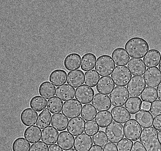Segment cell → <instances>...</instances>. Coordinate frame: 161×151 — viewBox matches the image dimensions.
I'll list each match as a JSON object with an SVG mask.
<instances>
[{"mask_svg":"<svg viewBox=\"0 0 161 151\" xmlns=\"http://www.w3.org/2000/svg\"><path fill=\"white\" fill-rule=\"evenodd\" d=\"M127 66L132 74L134 76L143 75L146 69L145 64L140 59H131Z\"/></svg>","mask_w":161,"mask_h":151,"instance_id":"18","label":"cell"},{"mask_svg":"<svg viewBox=\"0 0 161 151\" xmlns=\"http://www.w3.org/2000/svg\"><path fill=\"white\" fill-rule=\"evenodd\" d=\"M115 64L111 57L104 54L97 59L95 69L101 76L110 75L114 68Z\"/></svg>","mask_w":161,"mask_h":151,"instance_id":"3","label":"cell"},{"mask_svg":"<svg viewBox=\"0 0 161 151\" xmlns=\"http://www.w3.org/2000/svg\"><path fill=\"white\" fill-rule=\"evenodd\" d=\"M75 91L74 88L67 84H65L56 88L55 95L64 101L73 98Z\"/></svg>","mask_w":161,"mask_h":151,"instance_id":"20","label":"cell"},{"mask_svg":"<svg viewBox=\"0 0 161 151\" xmlns=\"http://www.w3.org/2000/svg\"><path fill=\"white\" fill-rule=\"evenodd\" d=\"M48 151H63V150L58 145L55 144L49 147Z\"/></svg>","mask_w":161,"mask_h":151,"instance_id":"49","label":"cell"},{"mask_svg":"<svg viewBox=\"0 0 161 151\" xmlns=\"http://www.w3.org/2000/svg\"><path fill=\"white\" fill-rule=\"evenodd\" d=\"M25 138L30 143H34L40 140L41 130L36 125L27 128L24 132Z\"/></svg>","mask_w":161,"mask_h":151,"instance_id":"28","label":"cell"},{"mask_svg":"<svg viewBox=\"0 0 161 151\" xmlns=\"http://www.w3.org/2000/svg\"><path fill=\"white\" fill-rule=\"evenodd\" d=\"M146 85L144 78L141 76L133 77L127 85V88L130 96L139 97Z\"/></svg>","mask_w":161,"mask_h":151,"instance_id":"9","label":"cell"},{"mask_svg":"<svg viewBox=\"0 0 161 151\" xmlns=\"http://www.w3.org/2000/svg\"><path fill=\"white\" fill-rule=\"evenodd\" d=\"M142 102L139 97H130L127 100L125 107L129 113L134 114L140 109Z\"/></svg>","mask_w":161,"mask_h":151,"instance_id":"33","label":"cell"},{"mask_svg":"<svg viewBox=\"0 0 161 151\" xmlns=\"http://www.w3.org/2000/svg\"><path fill=\"white\" fill-rule=\"evenodd\" d=\"M100 78L98 74L94 69L86 72L84 74V83L87 85L93 87H95Z\"/></svg>","mask_w":161,"mask_h":151,"instance_id":"38","label":"cell"},{"mask_svg":"<svg viewBox=\"0 0 161 151\" xmlns=\"http://www.w3.org/2000/svg\"><path fill=\"white\" fill-rule=\"evenodd\" d=\"M89 151H103L102 147L95 145H93Z\"/></svg>","mask_w":161,"mask_h":151,"instance_id":"50","label":"cell"},{"mask_svg":"<svg viewBox=\"0 0 161 151\" xmlns=\"http://www.w3.org/2000/svg\"><path fill=\"white\" fill-rule=\"evenodd\" d=\"M124 127L126 138L134 141L139 139L142 128L135 120L132 119L129 120L124 124Z\"/></svg>","mask_w":161,"mask_h":151,"instance_id":"7","label":"cell"},{"mask_svg":"<svg viewBox=\"0 0 161 151\" xmlns=\"http://www.w3.org/2000/svg\"><path fill=\"white\" fill-rule=\"evenodd\" d=\"M140 140L146 151H161V145L158 139V132L153 127L143 129Z\"/></svg>","mask_w":161,"mask_h":151,"instance_id":"2","label":"cell"},{"mask_svg":"<svg viewBox=\"0 0 161 151\" xmlns=\"http://www.w3.org/2000/svg\"><path fill=\"white\" fill-rule=\"evenodd\" d=\"M111 76L116 85L125 86L130 81L132 75L126 66H117L114 68Z\"/></svg>","mask_w":161,"mask_h":151,"instance_id":"4","label":"cell"},{"mask_svg":"<svg viewBox=\"0 0 161 151\" xmlns=\"http://www.w3.org/2000/svg\"><path fill=\"white\" fill-rule=\"evenodd\" d=\"M82 108V104L73 99L64 103L62 112L67 117L70 119L79 116Z\"/></svg>","mask_w":161,"mask_h":151,"instance_id":"8","label":"cell"},{"mask_svg":"<svg viewBox=\"0 0 161 151\" xmlns=\"http://www.w3.org/2000/svg\"><path fill=\"white\" fill-rule=\"evenodd\" d=\"M158 137L159 142L161 144V130L158 132Z\"/></svg>","mask_w":161,"mask_h":151,"instance_id":"53","label":"cell"},{"mask_svg":"<svg viewBox=\"0 0 161 151\" xmlns=\"http://www.w3.org/2000/svg\"><path fill=\"white\" fill-rule=\"evenodd\" d=\"M115 87V84L110 76L101 77L96 85L97 91L100 93L109 94Z\"/></svg>","mask_w":161,"mask_h":151,"instance_id":"15","label":"cell"},{"mask_svg":"<svg viewBox=\"0 0 161 151\" xmlns=\"http://www.w3.org/2000/svg\"><path fill=\"white\" fill-rule=\"evenodd\" d=\"M48 146L41 141L32 144L29 151H48Z\"/></svg>","mask_w":161,"mask_h":151,"instance_id":"45","label":"cell"},{"mask_svg":"<svg viewBox=\"0 0 161 151\" xmlns=\"http://www.w3.org/2000/svg\"><path fill=\"white\" fill-rule=\"evenodd\" d=\"M84 73L81 70L77 69L68 72L67 83L71 86L77 87L84 83Z\"/></svg>","mask_w":161,"mask_h":151,"instance_id":"16","label":"cell"},{"mask_svg":"<svg viewBox=\"0 0 161 151\" xmlns=\"http://www.w3.org/2000/svg\"><path fill=\"white\" fill-rule=\"evenodd\" d=\"M129 95L126 87L116 86L109 94L112 105L114 106H120L124 105Z\"/></svg>","mask_w":161,"mask_h":151,"instance_id":"6","label":"cell"},{"mask_svg":"<svg viewBox=\"0 0 161 151\" xmlns=\"http://www.w3.org/2000/svg\"><path fill=\"white\" fill-rule=\"evenodd\" d=\"M92 145V137L83 133L75 137L74 147L77 151H88Z\"/></svg>","mask_w":161,"mask_h":151,"instance_id":"13","label":"cell"},{"mask_svg":"<svg viewBox=\"0 0 161 151\" xmlns=\"http://www.w3.org/2000/svg\"><path fill=\"white\" fill-rule=\"evenodd\" d=\"M135 118L142 128L150 127L152 125L153 116L147 110H140L135 114Z\"/></svg>","mask_w":161,"mask_h":151,"instance_id":"21","label":"cell"},{"mask_svg":"<svg viewBox=\"0 0 161 151\" xmlns=\"http://www.w3.org/2000/svg\"><path fill=\"white\" fill-rule=\"evenodd\" d=\"M105 131L108 140L112 142L117 143L124 137L123 125L117 122H112L106 128Z\"/></svg>","mask_w":161,"mask_h":151,"instance_id":"5","label":"cell"},{"mask_svg":"<svg viewBox=\"0 0 161 151\" xmlns=\"http://www.w3.org/2000/svg\"><path fill=\"white\" fill-rule=\"evenodd\" d=\"M157 91L158 99L161 101V82L157 87Z\"/></svg>","mask_w":161,"mask_h":151,"instance_id":"52","label":"cell"},{"mask_svg":"<svg viewBox=\"0 0 161 151\" xmlns=\"http://www.w3.org/2000/svg\"><path fill=\"white\" fill-rule=\"evenodd\" d=\"M150 111L154 116L161 115V101L157 100L152 103Z\"/></svg>","mask_w":161,"mask_h":151,"instance_id":"44","label":"cell"},{"mask_svg":"<svg viewBox=\"0 0 161 151\" xmlns=\"http://www.w3.org/2000/svg\"><path fill=\"white\" fill-rule=\"evenodd\" d=\"M125 49L132 58H142L148 51L149 46L147 41L140 37H135L129 39Z\"/></svg>","mask_w":161,"mask_h":151,"instance_id":"1","label":"cell"},{"mask_svg":"<svg viewBox=\"0 0 161 151\" xmlns=\"http://www.w3.org/2000/svg\"><path fill=\"white\" fill-rule=\"evenodd\" d=\"M110 112L108 111L98 112L95 118V120L101 127L104 128L109 125L112 121Z\"/></svg>","mask_w":161,"mask_h":151,"instance_id":"32","label":"cell"},{"mask_svg":"<svg viewBox=\"0 0 161 151\" xmlns=\"http://www.w3.org/2000/svg\"><path fill=\"white\" fill-rule=\"evenodd\" d=\"M92 138L94 144L100 146H104L108 142L106 135L104 131L102 130L97 132Z\"/></svg>","mask_w":161,"mask_h":151,"instance_id":"41","label":"cell"},{"mask_svg":"<svg viewBox=\"0 0 161 151\" xmlns=\"http://www.w3.org/2000/svg\"><path fill=\"white\" fill-rule=\"evenodd\" d=\"M74 137L66 131L62 132L59 134L57 144L64 150L71 149L74 145Z\"/></svg>","mask_w":161,"mask_h":151,"instance_id":"24","label":"cell"},{"mask_svg":"<svg viewBox=\"0 0 161 151\" xmlns=\"http://www.w3.org/2000/svg\"><path fill=\"white\" fill-rule=\"evenodd\" d=\"M143 77L147 85L150 87H157L161 81V74L157 67L147 68Z\"/></svg>","mask_w":161,"mask_h":151,"instance_id":"11","label":"cell"},{"mask_svg":"<svg viewBox=\"0 0 161 151\" xmlns=\"http://www.w3.org/2000/svg\"><path fill=\"white\" fill-rule=\"evenodd\" d=\"M96 60L95 55L91 53H87L82 57L81 67L84 71H89L94 69Z\"/></svg>","mask_w":161,"mask_h":151,"instance_id":"31","label":"cell"},{"mask_svg":"<svg viewBox=\"0 0 161 151\" xmlns=\"http://www.w3.org/2000/svg\"><path fill=\"white\" fill-rule=\"evenodd\" d=\"M97 111L91 104H85L82 107L81 116L86 121L94 120Z\"/></svg>","mask_w":161,"mask_h":151,"instance_id":"40","label":"cell"},{"mask_svg":"<svg viewBox=\"0 0 161 151\" xmlns=\"http://www.w3.org/2000/svg\"><path fill=\"white\" fill-rule=\"evenodd\" d=\"M99 128L94 120L87 121L85 124L84 132L90 136H92L99 130Z\"/></svg>","mask_w":161,"mask_h":151,"instance_id":"42","label":"cell"},{"mask_svg":"<svg viewBox=\"0 0 161 151\" xmlns=\"http://www.w3.org/2000/svg\"><path fill=\"white\" fill-rule=\"evenodd\" d=\"M52 115L47 108H45L39 115L36 122V126L41 129L50 125Z\"/></svg>","mask_w":161,"mask_h":151,"instance_id":"34","label":"cell"},{"mask_svg":"<svg viewBox=\"0 0 161 151\" xmlns=\"http://www.w3.org/2000/svg\"><path fill=\"white\" fill-rule=\"evenodd\" d=\"M59 132L51 126L43 129L42 131L41 140L48 145L56 143Z\"/></svg>","mask_w":161,"mask_h":151,"instance_id":"19","label":"cell"},{"mask_svg":"<svg viewBox=\"0 0 161 151\" xmlns=\"http://www.w3.org/2000/svg\"><path fill=\"white\" fill-rule=\"evenodd\" d=\"M94 94L92 88L83 84L76 89L75 98L83 104L90 103Z\"/></svg>","mask_w":161,"mask_h":151,"instance_id":"10","label":"cell"},{"mask_svg":"<svg viewBox=\"0 0 161 151\" xmlns=\"http://www.w3.org/2000/svg\"><path fill=\"white\" fill-rule=\"evenodd\" d=\"M111 112L113 120L119 123H124L131 117L130 113L123 107H114Z\"/></svg>","mask_w":161,"mask_h":151,"instance_id":"17","label":"cell"},{"mask_svg":"<svg viewBox=\"0 0 161 151\" xmlns=\"http://www.w3.org/2000/svg\"><path fill=\"white\" fill-rule=\"evenodd\" d=\"M55 87L50 82L46 81L40 85L39 88V94L47 99L53 97L55 95Z\"/></svg>","mask_w":161,"mask_h":151,"instance_id":"30","label":"cell"},{"mask_svg":"<svg viewBox=\"0 0 161 151\" xmlns=\"http://www.w3.org/2000/svg\"><path fill=\"white\" fill-rule=\"evenodd\" d=\"M160 53L155 49H150L144 57L143 60L147 67H151L157 66L160 62Z\"/></svg>","mask_w":161,"mask_h":151,"instance_id":"26","label":"cell"},{"mask_svg":"<svg viewBox=\"0 0 161 151\" xmlns=\"http://www.w3.org/2000/svg\"><path fill=\"white\" fill-rule=\"evenodd\" d=\"M47 102V100L43 97L37 95L31 99L30 102V106L34 110L40 112L46 107Z\"/></svg>","mask_w":161,"mask_h":151,"instance_id":"35","label":"cell"},{"mask_svg":"<svg viewBox=\"0 0 161 151\" xmlns=\"http://www.w3.org/2000/svg\"><path fill=\"white\" fill-rule=\"evenodd\" d=\"M115 144L109 142L104 147V151H117Z\"/></svg>","mask_w":161,"mask_h":151,"instance_id":"48","label":"cell"},{"mask_svg":"<svg viewBox=\"0 0 161 151\" xmlns=\"http://www.w3.org/2000/svg\"><path fill=\"white\" fill-rule=\"evenodd\" d=\"M150 103L144 102L142 104V109L148 110L150 109Z\"/></svg>","mask_w":161,"mask_h":151,"instance_id":"51","label":"cell"},{"mask_svg":"<svg viewBox=\"0 0 161 151\" xmlns=\"http://www.w3.org/2000/svg\"><path fill=\"white\" fill-rule=\"evenodd\" d=\"M68 121V119L62 114H55L52 116L51 125L56 130L61 131L66 129Z\"/></svg>","mask_w":161,"mask_h":151,"instance_id":"27","label":"cell"},{"mask_svg":"<svg viewBox=\"0 0 161 151\" xmlns=\"http://www.w3.org/2000/svg\"><path fill=\"white\" fill-rule=\"evenodd\" d=\"M30 144L24 138L19 137L16 139L12 145L13 151H29Z\"/></svg>","mask_w":161,"mask_h":151,"instance_id":"39","label":"cell"},{"mask_svg":"<svg viewBox=\"0 0 161 151\" xmlns=\"http://www.w3.org/2000/svg\"><path fill=\"white\" fill-rule=\"evenodd\" d=\"M81 57L78 54L72 53L68 54L65 58L64 64L65 68L69 71L79 69L81 64Z\"/></svg>","mask_w":161,"mask_h":151,"instance_id":"25","label":"cell"},{"mask_svg":"<svg viewBox=\"0 0 161 151\" xmlns=\"http://www.w3.org/2000/svg\"><path fill=\"white\" fill-rule=\"evenodd\" d=\"M92 103L98 111L108 110L111 107L109 96L99 93H97L94 95Z\"/></svg>","mask_w":161,"mask_h":151,"instance_id":"12","label":"cell"},{"mask_svg":"<svg viewBox=\"0 0 161 151\" xmlns=\"http://www.w3.org/2000/svg\"><path fill=\"white\" fill-rule=\"evenodd\" d=\"M133 142L131 140L124 138L117 144L118 151H130Z\"/></svg>","mask_w":161,"mask_h":151,"instance_id":"43","label":"cell"},{"mask_svg":"<svg viewBox=\"0 0 161 151\" xmlns=\"http://www.w3.org/2000/svg\"><path fill=\"white\" fill-rule=\"evenodd\" d=\"M112 57L115 64L117 65H126L130 57L125 49L122 47L115 49L112 54Z\"/></svg>","mask_w":161,"mask_h":151,"instance_id":"23","label":"cell"},{"mask_svg":"<svg viewBox=\"0 0 161 151\" xmlns=\"http://www.w3.org/2000/svg\"><path fill=\"white\" fill-rule=\"evenodd\" d=\"M130 151H146L141 143L139 141L133 144Z\"/></svg>","mask_w":161,"mask_h":151,"instance_id":"47","label":"cell"},{"mask_svg":"<svg viewBox=\"0 0 161 151\" xmlns=\"http://www.w3.org/2000/svg\"><path fill=\"white\" fill-rule=\"evenodd\" d=\"M152 125L157 130H161V115L155 117Z\"/></svg>","mask_w":161,"mask_h":151,"instance_id":"46","label":"cell"},{"mask_svg":"<svg viewBox=\"0 0 161 151\" xmlns=\"http://www.w3.org/2000/svg\"><path fill=\"white\" fill-rule=\"evenodd\" d=\"M85 122L80 117L73 118L69 120L67 130L74 136H76L83 132Z\"/></svg>","mask_w":161,"mask_h":151,"instance_id":"14","label":"cell"},{"mask_svg":"<svg viewBox=\"0 0 161 151\" xmlns=\"http://www.w3.org/2000/svg\"><path fill=\"white\" fill-rule=\"evenodd\" d=\"M158 67H159V70L160 72V73H161V55L160 61L159 63V65L158 66Z\"/></svg>","mask_w":161,"mask_h":151,"instance_id":"54","label":"cell"},{"mask_svg":"<svg viewBox=\"0 0 161 151\" xmlns=\"http://www.w3.org/2000/svg\"><path fill=\"white\" fill-rule=\"evenodd\" d=\"M64 151H77L75 149L73 148L70 149L69 150H66Z\"/></svg>","mask_w":161,"mask_h":151,"instance_id":"55","label":"cell"},{"mask_svg":"<svg viewBox=\"0 0 161 151\" xmlns=\"http://www.w3.org/2000/svg\"><path fill=\"white\" fill-rule=\"evenodd\" d=\"M63 102L59 98L54 96L48 100L47 108L52 114L60 112L62 110Z\"/></svg>","mask_w":161,"mask_h":151,"instance_id":"37","label":"cell"},{"mask_svg":"<svg viewBox=\"0 0 161 151\" xmlns=\"http://www.w3.org/2000/svg\"><path fill=\"white\" fill-rule=\"evenodd\" d=\"M67 74L64 70L56 69L50 74L49 80L55 86L58 87L65 84L67 80Z\"/></svg>","mask_w":161,"mask_h":151,"instance_id":"29","label":"cell"},{"mask_svg":"<svg viewBox=\"0 0 161 151\" xmlns=\"http://www.w3.org/2000/svg\"><path fill=\"white\" fill-rule=\"evenodd\" d=\"M38 113L32 109L26 108L21 112L20 120L25 126H29L35 124L38 117Z\"/></svg>","mask_w":161,"mask_h":151,"instance_id":"22","label":"cell"},{"mask_svg":"<svg viewBox=\"0 0 161 151\" xmlns=\"http://www.w3.org/2000/svg\"><path fill=\"white\" fill-rule=\"evenodd\" d=\"M140 97L143 102L151 103L157 98L156 89L155 88L147 87L142 93Z\"/></svg>","mask_w":161,"mask_h":151,"instance_id":"36","label":"cell"}]
</instances>
